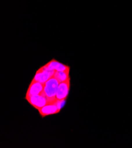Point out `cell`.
<instances>
[{"instance_id":"obj_1","label":"cell","mask_w":132,"mask_h":148,"mask_svg":"<svg viewBox=\"0 0 132 148\" xmlns=\"http://www.w3.org/2000/svg\"><path fill=\"white\" fill-rule=\"evenodd\" d=\"M59 83V82L54 76L45 83L44 92L45 93L48 98L52 101H55L56 100V95Z\"/></svg>"},{"instance_id":"obj_2","label":"cell","mask_w":132,"mask_h":148,"mask_svg":"<svg viewBox=\"0 0 132 148\" xmlns=\"http://www.w3.org/2000/svg\"><path fill=\"white\" fill-rule=\"evenodd\" d=\"M30 104L33 106L35 109L39 110L40 108L48 105V103L54 102L50 101L46 96L45 92H42L41 94L38 95L32 96L31 97L25 98Z\"/></svg>"},{"instance_id":"obj_3","label":"cell","mask_w":132,"mask_h":148,"mask_svg":"<svg viewBox=\"0 0 132 148\" xmlns=\"http://www.w3.org/2000/svg\"><path fill=\"white\" fill-rule=\"evenodd\" d=\"M55 72L56 70L48 69L45 66H43L36 71L33 80L45 84L48 80L53 77Z\"/></svg>"},{"instance_id":"obj_4","label":"cell","mask_w":132,"mask_h":148,"mask_svg":"<svg viewBox=\"0 0 132 148\" xmlns=\"http://www.w3.org/2000/svg\"><path fill=\"white\" fill-rule=\"evenodd\" d=\"M70 79L69 78L59 84L56 95V100H64L66 99L70 88Z\"/></svg>"},{"instance_id":"obj_5","label":"cell","mask_w":132,"mask_h":148,"mask_svg":"<svg viewBox=\"0 0 132 148\" xmlns=\"http://www.w3.org/2000/svg\"><path fill=\"white\" fill-rule=\"evenodd\" d=\"M44 87H45L44 83L32 80L29 86L25 98L41 94L44 92Z\"/></svg>"},{"instance_id":"obj_6","label":"cell","mask_w":132,"mask_h":148,"mask_svg":"<svg viewBox=\"0 0 132 148\" xmlns=\"http://www.w3.org/2000/svg\"><path fill=\"white\" fill-rule=\"evenodd\" d=\"M38 110L40 116L42 117H44L48 115L58 113L61 111L57 108L56 101L54 102L48 103V105L40 108Z\"/></svg>"},{"instance_id":"obj_7","label":"cell","mask_w":132,"mask_h":148,"mask_svg":"<svg viewBox=\"0 0 132 148\" xmlns=\"http://www.w3.org/2000/svg\"><path fill=\"white\" fill-rule=\"evenodd\" d=\"M46 68L50 70H55L58 71H62L66 70H69L70 67L68 66L65 65L60 62H57L55 59H53L48 63L45 65Z\"/></svg>"},{"instance_id":"obj_8","label":"cell","mask_w":132,"mask_h":148,"mask_svg":"<svg viewBox=\"0 0 132 148\" xmlns=\"http://www.w3.org/2000/svg\"><path fill=\"white\" fill-rule=\"evenodd\" d=\"M69 70H66L65 71H56L55 75H54V77L59 82V83L61 82H64L66 80H67L68 79L70 78L69 77Z\"/></svg>"},{"instance_id":"obj_9","label":"cell","mask_w":132,"mask_h":148,"mask_svg":"<svg viewBox=\"0 0 132 148\" xmlns=\"http://www.w3.org/2000/svg\"><path fill=\"white\" fill-rule=\"evenodd\" d=\"M56 105L57 106L58 109L61 110V109L62 108V107L65 104L66 99H64V100H56Z\"/></svg>"}]
</instances>
